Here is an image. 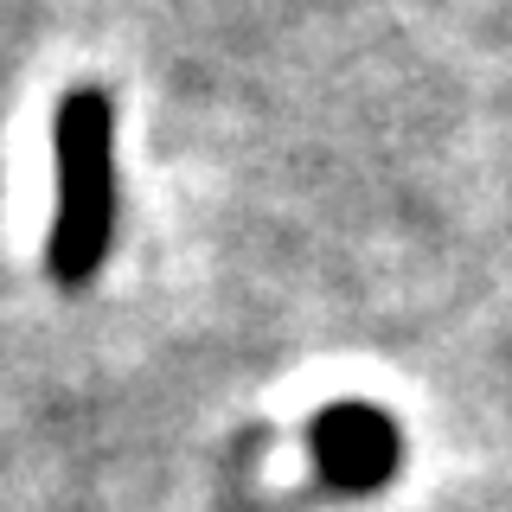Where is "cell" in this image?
I'll list each match as a JSON object with an SVG mask.
<instances>
[{"mask_svg": "<svg viewBox=\"0 0 512 512\" xmlns=\"http://www.w3.org/2000/svg\"><path fill=\"white\" fill-rule=\"evenodd\" d=\"M52 173L58 205L45 231V276L58 288H90L116 244V103L96 84H71L52 109Z\"/></svg>", "mask_w": 512, "mask_h": 512, "instance_id": "1", "label": "cell"}, {"mask_svg": "<svg viewBox=\"0 0 512 512\" xmlns=\"http://www.w3.org/2000/svg\"><path fill=\"white\" fill-rule=\"evenodd\" d=\"M308 448H314V468L340 493H372L404 461V436H397L391 410L359 404V397H340V404L320 410L308 429Z\"/></svg>", "mask_w": 512, "mask_h": 512, "instance_id": "2", "label": "cell"}]
</instances>
